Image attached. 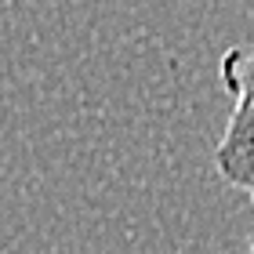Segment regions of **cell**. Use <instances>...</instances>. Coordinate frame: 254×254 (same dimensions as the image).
Listing matches in <instances>:
<instances>
[{"mask_svg":"<svg viewBox=\"0 0 254 254\" xmlns=\"http://www.w3.org/2000/svg\"><path fill=\"white\" fill-rule=\"evenodd\" d=\"M218 80L233 98V113L214 145V171L254 203V37L233 44L218 59Z\"/></svg>","mask_w":254,"mask_h":254,"instance_id":"1","label":"cell"},{"mask_svg":"<svg viewBox=\"0 0 254 254\" xmlns=\"http://www.w3.org/2000/svg\"><path fill=\"white\" fill-rule=\"evenodd\" d=\"M247 254H254V240H251V247H247Z\"/></svg>","mask_w":254,"mask_h":254,"instance_id":"2","label":"cell"}]
</instances>
